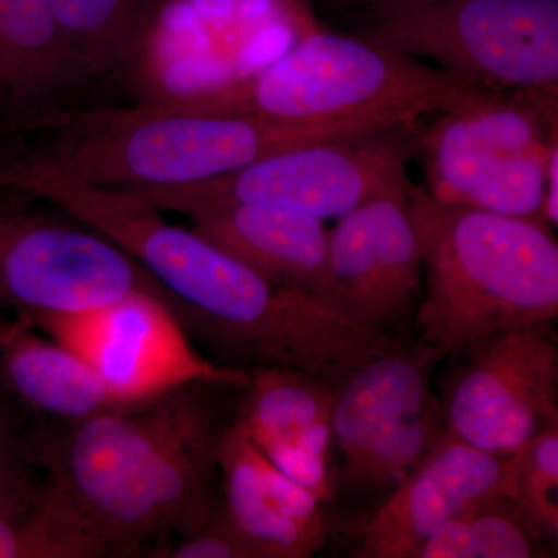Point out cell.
<instances>
[{
    "label": "cell",
    "instance_id": "8",
    "mask_svg": "<svg viewBox=\"0 0 558 558\" xmlns=\"http://www.w3.org/2000/svg\"><path fill=\"white\" fill-rule=\"evenodd\" d=\"M21 317L78 355L124 403L190 381L244 387L250 380L248 369L230 368L202 354L170 304L149 293L90 310Z\"/></svg>",
    "mask_w": 558,
    "mask_h": 558
},
{
    "label": "cell",
    "instance_id": "5",
    "mask_svg": "<svg viewBox=\"0 0 558 558\" xmlns=\"http://www.w3.org/2000/svg\"><path fill=\"white\" fill-rule=\"evenodd\" d=\"M439 360L399 343L348 373L332 409L336 498L379 506L444 435L432 389Z\"/></svg>",
    "mask_w": 558,
    "mask_h": 558
},
{
    "label": "cell",
    "instance_id": "21",
    "mask_svg": "<svg viewBox=\"0 0 558 558\" xmlns=\"http://www.w3.org/2000/svg\"><path fill=\"white\" fill-rule=\"evenodd\" d=\"M35 425V414L0 381V513L27 498L44 478Z\"/></svg>",
    "mask_w": 558,
    "mask_h": 558
},
{
    "label": "cell",
    "instance_id": "7",
    "mask_svg": "<svg viewBox=\"0 0 558 558\" xmlns=\"http://www.w3.org/2000/svg\"><path fill=\"white\" fill-rule=\"evenodd\" d=\"M447 360L438 398L451 438L506 458L558 424L554 322L492 333Z\"/></svg>",
    "mask_w": 558,
    "mask_h": 558
},
{
    "label": "cell",
    "instance_id": "22",
    "mask_svg": "<svg viewBox=\"0 0 558 558\" xmlns=\"http://www.w3.org/2000/svg\"><path fill=\"white\" fill-rule=\"evenodd\" d=\"M476 558L545 557L550 543L529 523L509 499L498 497L481 502L465 513Z\"/></svg>",
    "mask_w": 558,
    "mask_h": 558
},
{
    "label": "cell",
    "instance_id": "15",
    "mask_svg": "<svg viewBox=\"0 0 558 558\" xmlns=\"http://www.w3.org/2000/svg\"><path fill=\"white\" fill-rule=\"evenodd\" d=\"M186 216L197 233L264 278L337 307L322 219L266 205H219Z\"/></svg>",
    "mask_w": 558,
    "mask_h": 558
},
{
    "label": "cell",
    "instance_id": "24",
    "mask_svg": "<svg viewBox=\"0 0 558 558\" xmlns=\"http://www.w3.org/2000/svg\"><path fill=\"white\" fill-rule=\"evenodd\" d=\"M416 558H476L465 513L433 532L418 549Z\"/></svg>",
    "mask_w": 558,
    "mask_h": 558
},
{
    "label": "cell",
    "instance_id": "2",
    "mask_svg": "<svg viewBox=\"0 0 558 558\" xmlns=\"http://www.w3.org/2000/svg\"><path fill=\"white\" fill-rule=\"evenodd\" d=\"M165 100L218 116L396 130L429 113L470 117L515 98L362 38L314 32L252 75Z\"/></svg>",
    "mask_w": 558,
    "mask_h": 558
},
{
    "label": "cell",
    "instance_id": "14",
    "mask_svg": "<svg viewBox=\"0 0 558 558\" xmlns=\"http://www.w3.org/2000/svg\"><path fill=\"white\" fill-rule=\"evenodd\" d=\"M220 510L256 558H310L329 539L325 502L275 468L236 417L220 447Z\"/></svg>",
    "mask_w": 558,
    "mask_h": 558
},
{
    "label": "cell",
    "instance_id": "10",
    "mask_svg": "<svg viewBox=\"0 0 558 558\" xmlns=\"http://www.w3.org/2000/svg\"><path fill=\"white\" fill-rule=\"evenodd\" d=\"M409 194L377 197L339 219L329 231V271L341 312L389 339L413 343L424 260Z\"/></svg>",
    "mask_w": 558,
    "mask_h": 558
},
{
    "label": "cell",
    "instance_id": "20",
    "mask_svg": "<svg viewBox=\"0 0 558 558\" xmlns=\"http://www.w3.org/2000/svg\"><path fill=\"white\" fill-rule=\"evenodd\" d=\"M501 497L521 510L546 542L558 539V424L505 458Z\"/></svg>",
    "mask_w": 558,
    "mask_h": 558
},
{
    "label": "cell",
    "instance_id": "6",
    "mask_svg": "<svg viewBox=\"0 0 558 558\" xmlns=\"http://www.w3.org/2000/svg\"><path fill=\"white\" fill-rule=\"evenodd\" d=\"M411 150L407 128H398L282 150L191 185L132 193L161 211L185 215L219 205H266L341 219L377 197L413 189Z\"/></svg>",
    "mask_w": 558,
    "mask_h": 558
},
{
    "label": "cell",
    "instance_id": "12",
    "mask_svg": "<svg viewBox=\"0 0 558 558\" xmlns=\"http://www.w3.org/2000/svg\"><path fill=\"white\" fill-rule=\"evenodd\" d=\"M339 384L296 369L256 368L236 399V421L264 457L326 506L336 484L332 409Z\"/></svg>",
    "mask_w": 558,
    "mask_h": 558
},
{
    "label": "cell",
    "instance_id": "3",
    "mask_svg": "<svg viewBox=\"0 0 558 558\" xmlns=\"http://www.w3.org/2000/svg\"><path fill=\"white\" fill-rule=\"evenodd\" d=\"M424 260L413 343L439 362L501 330L556 322L558 245L550 227L444 204L413 189Z\"/></svg>",
    "mask_w": 558,
    "mask_h": 558
},
{
    "label": "cell",
    "instance_id": "4",
    "mask_svg": "<svg viewBox=\"0 0 558 558\" xmlns=\"http://www.w3.org/2000/svg\"><path fill=\"white\" fill-rule=\"evenodd\" d=\"M359 38L557 108L558 0H422L371 13Z\"/></svg>",
    "mask_w": 558,
    "mask_h": 558
},
{
    "label": "cell",
    "instance_id": "16",
    "mask_svg": "<svg viewBox=\"0 0 558 558\" xmlns=\"http://www.w3.org/2000/svg\"><path fill=\"white\" fill-rule=\"evenodd\" d=\"M0 381L25 409L50 421H80L124 403L78 355L21 315L0 319Z\"/></svg>",
    "mask_w": 558,
    "mask_h": 558
},
{
    "label": "cell",
    "instance_id": "9",
    "mask_svg": "<svg viewBox=\"0 0 558 558\" xmlns=\"http://www.w3.org/2000/svg\"><path fill=\"white\" fill-rule=\"evenodd\" d=\"M70 219L0 208V306L17 315L53 314L149 293L172 310L170 295L137 260Z\"/></svg>",
    "mask_w": 558,
    "mask_h": 558
},
{
    "label": "cell",
    "instance_id": "19",
    "mask_svg": "<svg viewBox=\"0 0 558 558\" xmlns=\"http://www.w3.org/2000/svg\"><path fill=\"white\" fill-rule=\"evenodd\" d=\"M0 558H110V553L44 473L35 492L0 513Z\"/></svg>",
    "mask_w": 558,
    "mask_h": 558
},
{
    "label": "cell",
    "instance_id": "23",
    "mask_svg": "<svg viewBox=\"0 0 558 558\" xmlns=\"http://www.w3.org/2000/svg\"><path fill=\"white\" fill-rule=\"evenodd\" d=\"M163 558H256L240 532L218 510L193 534L174 539Z\"/></svg>",
    "mask_w": 558,
    "mask_h": 558
},
{
    "label": "cell",
    "instance_id": "17",
    "mask_svg": "<svg viewBox=\"0 0 558 558\" xmlns=\"http://www.w3.org/2000/svg\"><path fill=\"white\" fill-rule=\"evenodd\" d=\"M78 84L50 0H0V131Z\"/></svg>",
    "mask_w": 558,
    "mask_h": 558
},
{
    "label": "cell",
    "instance_id": "25",
    "mask_svg": "<svg viewBox=\"0 0 558 558\" xmlns=\"http://www.w3.org/2000/svg\"><path fill=\"white\" fill-rule=\"evenodd\" d=\"M333 2L337 5L347 7V9L366 10L371 14L411 5V3L422 2V0H333Z\"/></svg>",
    "mask_w": 558,
    "mask_h": 558
},
{
    "label": "cell",
    "instance_id": "18",
    "mask_svg": "<svg viewBox=\"0 0 558 558\" xmlns=\"http://www.w3.org/2000/svg\"><path fill=\"white\" fill-rule=\"evenodd\" d=\"M78 83L126 68L168 0H50Z\"/></svg>",
    "mask_w": 558,
    "mask_h": 558
},
{
    "label": "cell",
    "instance_id": "1",
    "mask_svg": "<svg viewBox=\"0 0 558 558\" xmlns=\"http://www.w3.org/2000/svg\"><path fill=\"white\" fill-rule=\"evenodd\" d=\"M363 124H301L218 116L167 100L138 106H50L14 121L0 138V189L60 180L113 190L191 185L282 150L381 132Z\"/></svg>",
    "mask_w": 558,
    "mask_h": 558
},
{
    "label": "cell",
    "instance_id": "11",
    "mask_svg": "<svg viewBox=\"0 0 558 558\" xmlns=\"http://www.w3.org/2000/svg\"><path fill=\"white\" fill-rule=\"evenodd\" d=\"M505 458L444 435L359 529L360 558H416L433 532L501 495Z\"/></svg>",
    "mask_w": 558,
    "mask_h": 558
},
{
    "label": "cell",
    "instance_id": "13",
    "mask_svg": "<svg viewBox=\"0 0 558 558\" xmlns=\"http://www.w3.org/2000/svg\"><path fill=\"white\" fill-rule=\"evenodd\" d=\"M418 150L427 193L436 201L546 223L549 161L557 148L549 156L519 153L488 138L472 117L444 116L418 137Z\"/></svg>",
    "mask_w": 558,
    "mask_h": 558
}]
</instances>
